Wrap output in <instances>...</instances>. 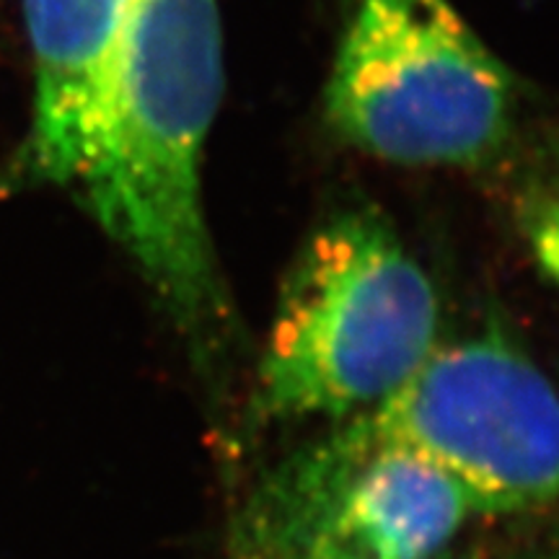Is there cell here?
<instances>
[{
    "label": "cell",
    "mask_w": 559,
    "mask_h": 559,
    "mask_svg": "<svg viewBox=\"0 0 559 559\" xmlns=\"http://www.w3.org/2000/svg\"><path fill=\"white\" fill-rule=\"evenodd\" d=\"M130 0H24L32 124L5 181L75 187L99 130L104 86Z\"/></svg>",
    "instance_id": "6"
},
{
    "label": "cell",
    "mask_w": 559,
    "mask_h": 559,
    "mask_svg": "<svg viewBox=\"0 0 559 559\" xmlns=\"http://www.w3.org/2000/svg\"><path fill=\"white\" fill-rule=\"evenodd\" d=\"M539 559H559V549L557 551H549V555H542Z\"/></svg>",
    "instance_id": "8"
},
{
    "label": "cell",
    "mask_w": 559,
    "mask_h": 559,
    "mask_svg": "<svg viewBox=\"0 0 559 559\" xmlns=\"http://www.w3.org/2000/svg\"><path fill=\"white\" fill-rule=\"evenodd\" d=\"M349 423L449 477L472 513H523L559 498V391L502 334L436 345L400 389Z\"/></svg>",
    "instance_id": "4"
},
{
    "label": "cell",
    "mask_w": 559,
    "mask_h": 559,
    "mask_svg": "<svg viewBox=\"0 0 559 559\" xmlns=\"http://www.w3.org/2000/svg\"><path fill=\"white\" fill-rule=\"evenodd\" d=\"M430 277L373 210H347L293 264L257 376L267 419L360 415L436 349Z\"/></svg>",
    "instance_id": "2"
},
{
    "label": "cell",
    "mask_w": 559,
    "mask_h": 559,
    "mask_svg": "<svg viewBox=\"0 0 559 559\" xmlns=\"http://www.w3.org/2000/svg\"><path fill=\"white\" fill-rule=\"evenodd\" d=\"M531 247L539 267L559 285V200L539 210L531 226Z\"/></svg>",
    "instance_id": "7"
},
{
    "label": "cell",
    "mask_w": 559,
    "mask_h": 559,
    "mask_svg": "<svg viewBox=\"0 0 559 559\" xmlns=\"http://www.w3.org/2000/svg\"><path fill=\"white\" fill-rule=\"evenodd\" d=\"M221 94L218 0H130L79 181L99 226L198 340L213 337L228 311L202 200V153Z\"/></svg>",
    "instance_id": "1"
},
{
    "label": "cell",
    "mask_w": 559,
    "mask_h": 559,
    "mask_svg": "<svg viewBox=\"0 0 559 559\" xmlns=\"http://www.w3.org/2000/svg\"><path fill=\"white\" fill-rule=\"evenodd\" d=\"M469 515L449 477L347 423L264 481L241 559H438Z\"/></svg>",
    "instance_id": "5"
},
{
    "label": "cell",
    "mask_w": 559,
    "mask_h": 559,
    "mask_svg": "<svg viewBox=\"0 0 559 559\" xmlns=\"http://www.w3.org/2000/svg\"><path fill=\"white\" fill-rule=\"evenodd\" d=\"M515 91L451 0H360L334 58L326 120L400 166H479L513 128Z\"/></svg>",
    "instance_id": "3"
},
{
    "label": "cell",
    "mask_w": 559,
    "mask_h": 559,
    "mask_svg": "<svg viewBox=\"0 0 559 559\" xmlns=\"http://www.w3.org/2000/svg\"><path fill=\"white\" fill-rule=\"evenodd\" d=\"M440 559V557H438ZM449 559H456V557H449ZM459 559H469V557H459Z\"/></svg>",
    "instance_id": "9"
}]
</instances>
